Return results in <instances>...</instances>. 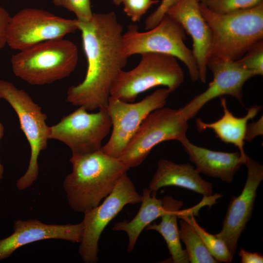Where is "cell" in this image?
Masks as SVG:
<instances>
[{
  "label": "cell",
  "mask_w": 263,
  "mask_h": 263,
  "mask_svg": "<svg viewBox=\"0 0 263 263\" xmlns=\"http://www.w3.org/2000/svg\"><path fill=\"white\" fill-rule=\"evenodd\" d=\"M200 2H202L204 0H198Z\"/></svg>",
  "instance_id": "cell-34"
},
{
  "label": "cell",
  "mask_w": 263,
  "mask_h": 263,
  "mask_svg": "<svg viewBox=\"0 0 263 263\" xmlns=\"http://www.w3.org/2000/svg\"><path fill=\"white\" fill-rule=\"evenodd\" d=\"M180 219L179 237L185 245L189 263H218L209 253L192 225L187 220Z\"/></svg>",
  "instance_id": "cell-22"
},
{
  "label": "cell",
  "mask_w": 263,
  "mask_h": 263,
  "mask_svg": "<svg viewBox=\"0 0 263 263\" xmlns=\"http://www.w3.org/2000/svg\"><path fill=\"white\" fill-rule=\"evenodd\" d=\"M4 128L2 124V123L0 122V140L2 138L4 134ZM3 173H4V169L3 166L0 162V180H1L3 177Z\"/></svg>",
  "instance_id": "cell-32"
},
{
  "label": "cell",
  "mask_w": 263,
  "mask_h": 263,
  "mask_svg": "<svg viewBox=\"0 0 263 263\" xmlns=\"http://www.w3.org/2000/svg\"><path fill=\"white\" fill-rule=\"evenodd\" d=\"M193 211L180 210L178 218L187 220L200 235L209 253L217 262L231 263L233 256L225 243L215 235L207 232L196 221Z\"/></svg>",
  "instance_id": "cell-23"
},
{
  "label": "cell",
  "mask_w": 263,
  "mask_h": 263,
  "mask_svg": "<svg viewBox=\"0 0 263 263\" xmlns=\"http://www.w3.org/2000/svg\"><path fill=\"white\" fill-rule=\"evenodd\" d=\"M188 120L179 109L161 108L149 113L119 158L129 169L140 165L152 149L165 141L181 142L187 136Z\"/></svg>",
  "instance_id": "cell-8"
},
{
  "label": "cell",
  "mask_w": 263,
  "mask_h": 263,
  "mask_svg": "<svg viewBox=\"0 0 263 263\" xmlns=\"http://www.w3.org/2000/svg\"><path fill=\"white\" fill-rule=\"evenodd\" d=\"M78 30L76 19H67L36 8L23 9L11 18L7 44L21 51L47 40L62 38Z\"/></svg>",
  "instance_id": "cell-12"
},
{
  "label": "cell",
  "mask_w": 263,
  "mask_h": 263,
  "mask_svg": "<svg viewBox=\"0 0 263 263\" xmlns=\"http://www.w3.org/2000/svg\"><path fill=\"white\" fill-rule=\"evenodd\" d=\"M221 105L223 109V116L217 121L206 123L201 119L196 120L199 132L211 129L222 141L233 145L237 147L242 158L246 161L248 156L244 149L248 121L254 118L261 110L260 106L254 105L247 110V113L242 117L234 116L228 109L226 99L220 97Z\"/></svg>",
  "instance_id": "cell-19"
},
{
  "label": "cell",
  "mask_w": 263,
  "mask_h": 263,
  "mask_svg": "<svg viewBox=\"0 0 263 263\" xmlns=\"http://www.w3.org/2000/svg\"><path fill=\"white\" fill-rule=\"evenodd\" d=\"M208 68L213 75L208 88L179 109L187 120L194 117L206 103L218 97L230 95L243 105V86L247 80L255 76L235 61L211 57L207 63Z\"/></svg>",
  "instance_id": "cell-13"
},
{
  "label": "cell",
  "mask_w": 263,
  "mask_h": 263,
  "mask_svg": "<svg viewBox=\"0 0 263 263\" xmlns=\"http://www.w3.org/2000/svg\"><path fill=\"white\" fill-rule=\"evenodd\" d=\"M235 61L243 68L252 72L255 75H263V41L249 49Z\"/></svg>",
  "instance_id": "cell-24"
},
{
  "label": "cell",
  "mask_w": 263,
  "mask_h": 263,
  "mask_svg": "<svg viewBox=\"0 0 263 263\" xmlns=\"http://www.w3.org/2000/svg\"><path fill=\"white\" fill-rule=\"evenodd\" d=\"M0 98L7 101L15 111L20 128L31 148L28 168L16 183L17 188L23 190L30 187L38 175V158L40 152L46 149L49 139V127L46 123L47 116L26 92L10 82L0 80Z\"/></svg>",
  "instance_id": "cell-7"
},
{
  "label": "cell",
  "mask_w": 263,
  "mask_h": 263,
  "mask_svg": "<svg viewBox=\"0 0 263 263\" xmlns=\"http://www.w3.org/2000/svg\"><path fill=\"white\" fill-rule=\"evenodd\" d=\"M179 0H162L157 9L146 19L145 29L148 30L156 26L166 14L167 12Z\"/></svg>",
  "instance_id": "cell-28"
},
{
  "label": "cell",
  "mask_w": 263,
  "mask_h": 263,
  "mask_svg": "<svg viewBox=\"0 0 263 263\" xmlns=\"http://www.w3.org/2000/svg\"><path fill=\"white\" fill-rule=\"evenodd\" d=\"M201 2L213 12L224 14L255 7L263 0H204Z\"/></svg>",
  "instance_id": "cell-25"
},
{
  "label": "cell",
  "mask_w": 263,
  "mask_h": 263,
  "mask_svg": "<svg viewBox=\"0 0 263 263\" xmlns=\"http://www.w3.org/2000/svg\"><path fill=\"white\" fill-rule=\"evenodd\" d=\"M170 186L188 189L205 197H211L213 193L212 183L202 178L192 165L160 159L149 188L157 192L161 188Z\"/></svg>",
  "instance_id": "cell-18"
},
{
  "label": "cell",
  "mask_w": 263,
  "mask_h": 263,
  "mask_svg": "<svg viewBox=\"0 0 263 263\" xmlns=\"http://www.w3.org/2000/svg\"><path fill=\"white\" fill-rule=\"evenodd\" d=\"M189 160L200 173L231 183L236 172L245 161L240 152L212 150L191 143L186 136L181 142Z\"/></svg>",
  "instance_id": "cell-17"
},
{
  "label": "cell",
  "mask_w": 263,
  "mask_h": 263,
  "mask_svg": "<svg viewBox=\"0 0 263 263\" xmlns=\"http://www.w3.org/2000/svg\"><path fill=\"white\" fill-rule=\"evenodd\" d=\"M72 170L65 178L63 188L74 211L85 213L98 206L129 169L120 159L101 149L84 154H72Z\"/></svg>",
  "instance_id": "cell-2"
},
{
  "label": "cell",
  "mask_w": 263,
  "mask_h": 263,
  "mask_svg": "<svg viewBox=\"0 0 263 263\" xmlns=\"http://www.w3.org/2000/svg\"><path fill=\"white\" fill-rule=\"evenodd\" d=\"M158 0H122L124 11L133 22L140 20L142 17Z\"/></svg>",
  "instance_id": "cell-27"
},
{
  "label": "cell",
  "mask_w": 263,
  "mask_h": 263,
  "mask_svg": "<svg viewBox=\"0 0 263 263\" xmlns=\"http://www.w3.org/2000/svg\"><path fill=\"white\" fill-rule=\"evenodd\" d=\"M241 258V263H262L263 256L257 252L248 251L244 248H241L238 253Z\"/></svg>",
  "instance_id": "cell-31"
},
{
  "label": "cell",
  "mask_w": 263,
  "mask_h": 263,
  "mask_svg": "<svg viewBox=\"0 0 263 263\" xmlns=\"http://www.w3.org/2000/svg\"><path fill=\"white\" fill-rule=\"evenodd\" d=\"M80 106L56 124L49 127V139L60 141L72 154H84L100 150L102 142L112 127L107 107L89 113Z\"/></svg>",
  "instance_id": "cell-9"
},
{
  "label": "cell",
  "mask_w": 263,
  "mask_h": 263,
  "mask_svg": "<svg viewBox=\"0 0 263 263\" xmlns=\"http://www.w3.org/2000/svg\"><path fill=\"white\" fill-rule=\"evenodd\" d=\"M156 192L149 188L143 191L140 208L130 221H120L114 224L113 230L123 231L128 235V251L133 250L141 232L154 220L160 217L164 211L162 200L158 199Z\"/></svg>",
  "instance_id": "cell-21"
},
{
  "label": "cell",
  "mask_w": 263,
  "mask_h": 263,
  "mask_svg": "<svg viewBox=\"0 0 263 263\" xmlns=\"http://www.w3.org/2000/svg\"><path fill=\"white\" fill-rule=\"evenodd\" d=\"M141 55L134 68L120 71L111 87L110 96L132 102L139 94L153 87L164 86L171 93L184 82V73L176 57L156 53Z\"/></svg>",
  "instance_id": "cell-5"
},
{
  "label": "cell",
  "mask_w": 263,
  "mask_h": 263,
  "mask_svg": "<svg viewBox=\"0 0 263 263\" xmlns=\"http://www.w3.org/2000/svg\"><path fill=\"white\" fill-rule=\"evenodd\" d=\"M116 5H119L122 3V0H111Z\"/></svg>",
  "instance_id": "cell-33"
},
{
  "label": "cell",
  "mask_w": 263,
  "mask_h": 263,
  "mask_svg": "<svg viewBox=\"0 0 263 263\" xmlns=\"http://www.w3.org/2000/svg\"><path fill=\"white\" fill-rule=\"evenodd\" d=\"M141 199L142 195L126 172L101 205L84 213L79 253L84 263L98 261V243L106 226L126 205L141 203Z\"/></svg>",
  "instance_id": "cell-11"
},
{
  "label": "cell",
  "mask_w": 263,
  "mask_h": 263,
  "mask_svg": "<svg viewBox=\"0 0 263 263\" xmlns=\"http://www.w3.org/2000/svg\"><path fill=\"white\" fill-rule=\"evenodd\" d=\"M245 165L247 176L244 188L239 196L232 197L222 229L215 234L225 243L233 256L239 239L251 218L257 190L263 179V167L260 163L248 157Z\"/></svg>",
  "instance_id": "cell-14"
},
{
  "label": "cell",
  "mask_w": 263,
  "mask_h": 263,
  "mask_svg": "<svg viewBox=\"0 0 263 263\" xmlns=\"http://www.w3.org/2000/svg\"><path fill=\"white\" fill-rule=\"evenodd\" d=\"M87 69L83 81L72 86L66 101L89 111L107 107L112 85L127 63L122 50L123 28L113 12L93 13L88 22L77 20Z\"/></svg>",
  "instance_id": "cell-1"
},
{
  "label": "cell",
  "mask_w": 263,
  "mask_h": 263,
  "mask_svg": "<svg viewBox=\"0 0 263 263\" xmlns=\"http://www.w3.org/2000/svg\"><path fill=\"white\" fill-rule=\"evenodd\" d=\"M164 211L160 217L161 222L150 224L146 226L147 230H153L159 233L165 239L174 263H189L186 250L182 248L177 225L178 214L183 202L170 196L163 198Z\"/></svg>",
  "instance_id": "cell-20"
},
{
  "label": "cell",
  "mask_w": 263,
  "mask_h": 263,
  "mask_svg": "<svg viewBox=\"0 0 263 263\" xmlns=\"http://www.w3.org/2000/svg\"><path fill=\"white\" fill-rule=\"evenodd\" d=\"M170 94L166 88L158 89L134 103L110 96L107 110L113 130L109 140L101 150L108 155L119 159L145 118L151 112L164 107Z\"/></svg>",
  "instance_id": "cell-10"
},
{
  "label": "cell",
  "mask_w": 263,
  "mask_h": 263,
  "mask_svg": "<svg viewBox=\"0 0 263 263\" xmlns=\"http://www.w3.org/2000/svg\"><path fill=\"white\" fill-rule=\"evenodd\" d=\"M185 31L181 25L165 15L160 22L146 32L139 31L135 25L128 26L122 36V50L128 58L136 54L156 53L173 56L187 67L190 79L199 80L197 64L192 54L185 43Z\"/></svg>",
  "instance_id": "cell-6"
},
{
  "label": "cell",
  "mask_w": 263,
  "mask_h": 263,
  "mask_svg": "<svg viewBox=\"0 0 263 263\" xmlns=\"http://www.w3.org/2000/svg\"><path fill=\"white\" fill-rule=\"evenodd\" d=\"M263 135V116L257 121L247 124L245 141L250 142L255 137Z\"/></svg>",
  "instance_id": "cell-30"
},
{
  "label": "cell",
  "mask_w": 263,
  "mask_h": 263,
  "mask_svg": "<svg viewBox=\"0 0 263 263\" xmlns=\"http://www.w3.org/2000/svg\"><path fill=\"white\" fill-rule=\"evenodd\" d=\"M53 3L74 12L78 21L88 22L93 17L90 0H53Z\"/></svg>",
  "instance_id": "cell-26"
},
{
  "label": "cell",
  "mask_w": 263,
  "mask_h": 263,
  "mask_svg": "<svg viewBox=\"0 0 263 263\" xmlns=\"http://www.w3.org/2000/svg\"><path fill=\"white\" fill-rule=\"evenodd\" d=\"M212 35L210 57L234 61L263 38V2L247 9L220 14L200 2Z\"/></svg>",
  "instance_id": "cell-3"
},
{
  "label": "cell",
  "mask_w": 263,
  "mask_h": 263,
  "mask_svg": "<svg viewBox=\"0 0 263 263\" xmlns=\"http://www.w3.org/2000/svg\"><path fill=\"white\" fill-rule=\"evenodd\" d=\"M13 233L0 240V261L9 257L17 249L28 244L48 239L80 243L83 235L82 222L76 224H46L38 220H16Z\"/></svg>",
  "instance_id": "cell-15"
},
{
  "label": "cell",
  "mask_w": 263,
  "mask_h": 263,
  "mask_svg": "<svg viewBox=\"0 0 263 263\" xmlns=\"http://www.w3.org/2000/svg\"><path fill=\"white\" fill-rule=\"evenodd\" d=\"M183 27L193 41L192 54L196 61L199 80L206 83L207 63L210 57L212 35L203 17L198 0H179L166 13Z\"/></svg>",
  "instance_id": "cell-16"
},
{
  "label": "cell",
  "mask_w": 263,
  "mask_h": 263,
  "mask_svg": "<svg viewBox=\"0 0 263 263\" xmlns=\"http://www.w3.org/2000/svg\"><path fill=\"white\" fill-rule=\"evenodd\" d=\"M78 60L73 42L62 38L42 42L13 55L14 75L33 85L50 84L68 76Z\"/></svg>",
  "instance_id": "cell-4"
},
{
  "label": "cell",
  "mask_w": 263,
  "mask_h": 263,
  "mask_svg": "<svg viewBox=\"0 0 263 263\" xmlns=\"http://www.w3.org/2000/svg\"><path fill=\"white\" fill-rule=\"evenodd\" d=\"M11 17L0 6V50L7 44V29Z\"/></svg>",
  "instance_id": "cell-29"
}]
</instances>
